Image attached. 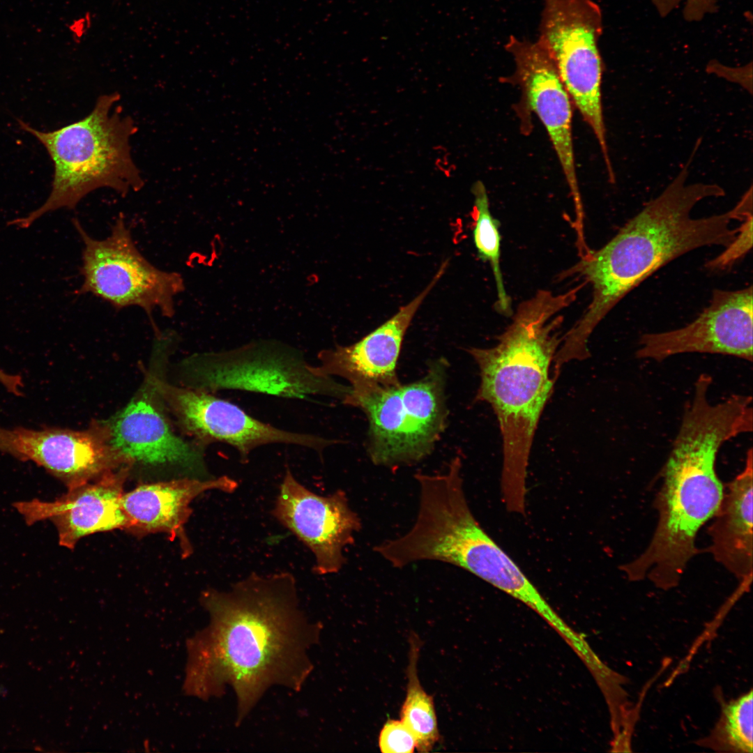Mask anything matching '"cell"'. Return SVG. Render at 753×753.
Here are the masks:
<instances>
[{"label": "cell", "mask_w": 753, "mask_h": 753, "mask_svg": "<svg viewBox=\"0 0 753 753\" xmlns=\"http://www.w3.org/2000/svg\"><path fill=\"white\" fill-rule=\"evenodd\" d=\"M201 602L210 623L195 643L196 693L208 698L232 690L240 725L271 687L301 690L321 627L301 609L291 574L253 573L229 591L206 590Z\"/></svg>", "instance_id": "6da1fadb"}, {"label": "cell", "mask_w": 753, "mask_h": 753, "mask_svg": "<svg viewBox=\"0 0 753 753\" xmlns=\"http://www.w3.org/2000/svg\"><path fill=\"white\" fill-rule=\"evenodd\" d=\"M657 197L648 201L604 246L591 250L560 279L576 276L591 284L592 298L580 318L562 337L558 353L566 362L590 357L588 342L595 328L629 292L656 271L693 250L727 247L752 212V193L747 190L729 211L695 218L692 211L706 198L724 197L713 183H687L689 165Z\"/></svg>", "instance_id": "7a4b0ae2"}, {"label": "cell", "mask_w": 753, "mask_h": 753, "mask_svg": "<svg viewBox=\"0 0 753 753\" xmlns=\"http://www.w3.org/2000/svg\"><path fill=\"white\" fill-rule=\"evenodd\" d=\"M708 386H694L685 408L671 452L662 471L654 501L658 517L644 551L621 566L628 579H648L662 590L676 587L687 564L697 554L701 528L716 513L724 486L715 468L719 450L727 441L751 432L753 413L738 395L713 404Z\"/></svg>", "instance_id": "3957f363"}, {"label": "cell", "mask_w": 753, "mask_h": 753, "mask_svg": "<svg viewBox=\"0 0 753 753\" xmlns=\"http://www.w3.org/2000/svg\"><path fill=\"white\" fill-rule=\"evenodd\" d=\"M581 289L578 285L561 294L538 291L517 307L494 347L468 349L480 370L476 400L489 404L499 423L502 497L511 512H525L527 466L535 429L555 382L549 367L562 342L561 312Z\"/></svg>", "instance_id": "277c9868"}, {"label": "cell", "mask_w": 753, "mask_h": 753, "mask_svg": "<svg viewBox=\"0 0 753 753\" xmlns=\"http://www.w3.org/2000/svg\"><path fill=\"white\" fill-rule=\"evenodd\" d=\"M120 96L114 92L97 99L85 117L57 130L42 132L17 119L20 128L33 135L46 149L54 165L51 192L45 203L27 215L9 224L29 227L42 215L59 208L73 209L89 193L100 188L122 196L138 191L144 182L132 160L130 137L137 126L116 107Z\"/></svg>", "instance_id": "5b68a950"}, {"label": "cell", "mask_w": 753, "mask_h": 753, "mask_svg": "<svg viewBox=\"0 0 753 753\" xmlns=\"http://www.w3.org/2000/svg\"><path fill=\"white\" fill-rule=\"evenodd\" d=\"M409 545L416 561H438L464 569L526 604L558 632L565 629L564 621L482 528L462 487H444L423 502Z\"/></svg>", "instance_id": "8992f818"}, {"label": "cell", "mask_w": 753, "mask_h": 753, "mask_svg": "<svg viewBox=\"0 0 753 753\" xmlns=\"http://www.w3.org/2000/svg\"><path fill=\"white\" fill-rule=\"evenodd\" d=\"M448 365L444 358H438L418 380L349 394L342 401L360 409L367 418L366 448L373 464H412L432 452L447 425Z\"/></svg>", "instance_id": "52a82bcc"}, {"label": "cell", "mask_w": 753, "mask_h": 753, "mask_svg": "<svg viewBox=\"0 0 753 753\" xmlns=\"http://www.w3.org/2000/svg\"><path fill=\"white\" fill-rule=\"evenodd\" d=\"M302 352L282 342H253L229 351L196 353L181 365L186 387L209 393L238 390L287 398L342 400L349 386L314 373Z\"/></svg>", "instance_id": "ba28073f"}, {"label": "cell", "mask_w": 753, "mask_h": 753, "mask_svg": "<svg viewBox=\"0 0 753 753\" xmlns=\"http://www.w3.org/2000/svg\"><path fill=\"white\" fill-rule=\"evenodd\" d=\"M73 222L83 243V282L77 294L89 293L116 310L137 306L151 321L155 309L167 317L174 314L175 298L185 289L183 278L158 268L141 254L122 216L101 240L89 236L78 220Z\"/></svg>", "instance_id": "9c48e42d"}, {"label": "cell", "mask_w": 753, "mask_h": 753, "mask_svg": "<svg viewBox=\"0 0 753 753\" xmlns=\"http://www.w3.org/2000/svg\"><path fill=\"white\" fill-rule=\"evenodd\" d=\"M539 43L552 59L572 103L607 149L598 41L602 15L593 0H544Z\"/></svg>", "instance_id": "30bf717a"}, {"label": "cell", "mask_w": 753, "mask_h": 753, "mask_svg": "<svg viewBox=\"0 0 753 753\" xmlns=\"http://www.w3.org/2000/svg\"><path fill=\"white\" fill-rule=\"evenodd\" d=\"M153 375L158 393L185 433L205 446L218 442L234 448L243 463L254 449L267 444L296 445L322 452L340 442L275 427L212 393L174 386Z\"/></svg>", "instance_id": "8fae6325"}, {"label": "cell", "mask_w": 753, "mask_h": 753, "mask_svg": "<svg viewBox=\"0 0 753 753\" xmlns=\"http://www.w3.org/2000/svg\"><path fill=\"white\" fill-rule=\"evenodd\" d=\"M753 290L715 289L709 305L680 328L643 334L637 358L662 361L685 353L721 354L752 361Z\"/></svg>", "instance_id": "7c38bea8"}, {"label": "cell", "mask_w": 753, "mask_h": 753, "mask_svg": "<svg viewBox=\"0 0 753 753\" xmlns=\"http://www.w3.org/2000/svg\"><path fill=\"white\" fill-rule=\"evenodd\" d=\"M272 515L295 535L315 558L314 573L338 572L346 563L345 547L354 542L361 528L358 514L349 503L346 492L339 489L328 496L317 494L286 470Z\"/></svg>", "instance_id": "4fadbf2b"}, {"label": "cell", "mask_w": 753, "mask_h": 753, "mask_svg": "<svg viewBox=\"0 0 753 753\" xmlns=\"http://www.w3.org/2000/svg\"><path fill=\"white\" fill-rule=\"evenodd\" d=\"M105 423L112 444L132 466H178L192 478H213L204 462L206 446L174 432L155 386L153 372L147 374L128 404Z\"/></svg>", "instance_id": "5bb4252c"}, {"label": "cell", "mask_w": 753, "mask_h": 753, "mask_svg": "<svg viewBox=\"0 0 753 753\" xmlns=\"http://www.w3.org/2000/svg\"><path fill=\"white\" fill-rule=\"evenodd\" d=\"M16 459L31 461L68 489L94 480L132 462L111 443L105 421L84 430L49 427L13 429Z\"/></svg>", "instance_id": "9a60e30c"}, {"label": "cell", "mask_w": 753, "mask_h": 753, "mask_svg": "<svg viewBox=\"0 0 753 753\" xmlns=\"http://www.w3.org/2000/svg\"><path fill=\"white\" fill-rule=\"evenodd\" d=\"M505 48L514 58L516 75L526 101L545 126L572 197L575 229H584L572 137V101L547 50L539 43L511 36Z\"/></svg>", "instance_id": "2e32d148"}, {"label": "cell", "mask_w": 753, "mask_h": 753, "mask_svg": "<svg viewBox=\"0 0 753 753\" xmlns=\"http://www.w3.org/2000/svg\"><path fill=\"white\" fill-rule=\"evenodd\" d=\"M131 466H123L89 482L68 489L53 501L33 499L13 505L26 524L47 520L55 526L59 544L74 549L87 535L120 529L128 522L122 506L124 485Z\"/></svg>", "instance_id": "e0dca14e"}, {"label": "cell", "mask_w": 753, "mask_h": 753, "mask_svg": "<svg viewBox=\"0 0 753 753\" xmlns=\"http://www.w3.org/2000/svg\"><path fill=\"white\" fill-rule=\"evenodd\" d=\"M448 260L442 263L429 284L386 321L358 342L318 353L319 364L312 371L321 376L346 379L350 394L400 384L397 364L405 333L420 305L443 275Z\"/></svg>", "instance_id": "ac0fdd59"}, {"label": "cell", "mask_w": 753, "mask_h": 753, "mask_svg": "<svg viewBox=\"0 0 753 753\" xmlns=\"http://www.w3.org/2000/svg\"><path fill=\"white\" fill-rule=\"evenodd\" d=\"M238 485L227 476L139 485L123 495L122 506L128 522L126 531L137 537L164 533L172 540L178 538L183 556H188L192 550L184 526L192 514V501L206 491L231 493Z\"/></svg>", "instance_id": "d6986e66"}, {"label": "cell", "mask_w": 753, "mask_h": 753, "mask_svg": "<svg viewBox=\"0 0 753 753\" xmlns=\"http://www.w3.org/2000/svg\"><path fill=\"white\" fill-rule=\"evenodd\" d=\"M752 464L750 448L744 469L724 486L708 531L714 559L740 581L752 578Z\"/></svg>", "instance_id": "ffe728a7"}, {"label": "cell", "mask_w": 753, "mask_h": 753, "mask_svg": "<svg viewBox=\"0 0 753 753\" xmlns=\"http://www.w3.org/2000/svg\"><path fill=\"white\" fill-rule=\"evenodd\" d=\"M407 687L400 712V720L410 729L416 739V749L429 752L439 739L437 717L432 696L422 687L417 671L421 642L417 635L409 639Z\"/></svg>", "instance_id": "44dd1931"}, {"label": "cell", "mask_w": 753, "mask_h": 753, "mask_svg": "<svg viewBox=\"0 0 753 753\" xmlns=\"http://www.w3.org/2000/svg\"><path fill=\"white\" fill-rule=\"evenodd\" d=\"M473 241L478 255L483 261L489 262L494 277L497 291L495 308L498 312L510 316L512 314L511 300L506 293L500 266L501 234L499 222L490 211L489 199L485 185L480 181L473 183Z\"/></svg>", "instance_id": "7402d4cb"}, {"label": "cell", "mask_w": 753, "mask_h": 753, "mask_svg": "<svg viewBox=\"0 0 753 753\" xmlns=\"http://www.w3.org/2000/svg\"><path fill=\"white\" fill-rule=\"evenodd\" d=\"M752 690L722 703L720 718L710 734L697 744L720 752L752 753Z\"/></svg>", "instance_id": "603a6c76"}, {"label": "cell", "mask_w": 753, "mask_h": 753, "mask_svg": "<svg viewBox=\"0 0 753 753\" xmlns=\"http://www.w3.org/2000/svg\"><path fill=\"white\" fill-rule=\"evenodd\" d=\"M752 212L741 222V229L736 237L725 247V250L706 264L710 270H724L744 257L752 246Z\"/></svg>", "instance_id": "cb8c5ba5"}, {"label": "cell", "mask_w": 753, "mask_h": 753, "mask_svg": "<svg viewBox=\"0 0 753 753\" xmlns=\"http://www.w3.org/2000/svg\"><path fill=\"white\" fill-rule=\"evenodd\" d=\"M379 747L383 753H412L417 747L416 739L402 720H388L379 736Z\"/></svg>", "instance_id": "d4e9b609"}, {"label": "cell", "mask_w": 753, "mask_h": 753, "mask_svg": "<svg viewBox=\"0 0 753 753\" xmlns=\"http://www.w3.org/2000/svg\"><path fill=\"white\" fill-rule=\"evenodd\" d=\"M658 14L664 17L683 5V16L690 22H699L717 11V0H652Z\"/></svg>", "instance_id": "484cf974"}, {"label": "cell", "mask_w": 753, "mask_h": 753, "mask_svg": "<svg viewBox=\"0 0 753 753\" xmlns=\"http://www.w3.org/2000/svg\"><path fill=\"white\" fill-rule=\"evenodd\" d=\"M707 68L709 73H715L729 81L735 82L749 91L750 93H752V82L748 81L747 79V66L730 68L713 61L709 63Z\"/></svg>", "instance_id": "4316f807"}, {"label": "cell", "mask_w": 753, "mask_h": 753, "mask_svg": "<svg viewBox=\"0 0 753 753\" xmlns=\"http://www.w3.org/2000/svg\"><path fill=\"white\" fill-rule=\"evenodd\" d=\"M0 385L9 393L18 395L23 386V380L20 375L8 372L0 367Z\"/></svg>", "instance_id": "83f0119b"}, {"label": "cell", "mask_w": 753, "mask_h": 753, "mask_svg": "<svg viewBox=\"0 0 753 753\" xmlns=\"http://www.w3.org/2000/svg\"><path fill=\"white\" fill-rule=\"evenodd\" d=\"M15 436L13 429L0 426V452L15 457Z\"/></svg>", "instance_id": "f1b7e54d"}]
</instances>
